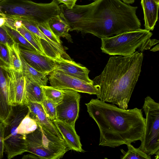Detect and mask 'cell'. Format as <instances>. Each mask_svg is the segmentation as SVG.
I'll use <instances>...</instances> for the list:
<instances>
[{
    "mask_svg": "<svg viewBox=\"0 0 159 159\" xmlns=\"http://www.w3.org/2000/svg\"><path fill=\"white\" fill-rule=\"evenodd\" d=\"M85 105L99 128V145L115 148L142 141L145 118L141 109H124L98 98Z\"/></svg>",
    "mask_w": 159,
    "mask_h": 159,
    "instance_id": "6da1fadb",
    "label": "cell"
},
{
    "mask_svg": "<svg viewBox=\"0 0 159 159\" xmlns=\"http://www.w3.org/2000/svg\"><path fill=\"white\" fill-rule=\"evenodd\" d=\"M87 5L84 16L70 31L91 34L101 39L141 27L140 21L136 14L138 7L121 0H96Z\"/></svg>",
    "mask_w": 159,
    "mask_h": 159,
    "instance_id": "7a4b0ae2",
    "label": "cell"
},
{
    "mask_svg": "<svg viewBox=\"0 0 159 159\" xmlns=\"http://www.w3.org/2000/svg\"><path fill=\"white\" fill-rule=\"evenodd\" d=\"M143 55L135 52L131 55L110 57L101 73L93 80L99 91L97 98L127 109L141 72Z\"/></svg>",
    "mask_w": 159,
    "mask_h": 159,
    "instance_id": "3957f363",
    "label": "cell"
},
{
    "mask_svg": "<svg viewBox=\"0 0 159 159\" xmlns=\"http://www.w3.org/2000/svg\"><path fill=\"white\" fill-rule=\"evenodd\" d=\"M60 11L56 0L48 3H37L30 0L0 1V15L4 18H23L39 24L48 22L59 15Z\"/></svg>",
    "mask_w": 159,
    "mask_h": 159,
    "instance_id": "277c9868",
    "label": "cell"
},
{
    "mask_svg": "<svg viewBox=\"0 0 159 159\" xmlns=\"http://www.w3.org/2000/svg\"><path fill=\"white\" fill-rule=\"evenodd\" d=\"M36 129L25 135L27 152L41 159H59L69 150L64 140L38 125Z\"/></svg>",
    "mask_w": 159,
    "mask_h": 159,
    "instance_id": "5b68a950",
    "label": "cell"
},
{
    "mask_svg": "<svg viewBox=\"0 0 159 159\" xmlns=\"http://www.w3.org/2000/svg\"><path fill=\"white\" fill-rule=\"evenodd\" d=\"M152 34L150 30L139 28L109 37L101 39L102 52L110 55L123 56L132 55Z\"/></svg>",
    "mask_w": 159,
    "mask_h": 159,
    "instance_id": "8992f818",
    "label": "cell"
},
{
    "mask_svg": "<svg viewBox=\"0 0 159 159\" xmlns=\"http://www.w3.org/2000/svg\"><path fill=\"white\" fill-rule=\"evenodd\" d=\"M26 104L12 106L8 118L4 122L5 150L8 159L27 152L25 135L18 134L17 128L27 114Z\"/></svg>",
    "mask_w": 159,
    "mask_h": 159,
    "instance_id": "52a82bcc",
    "label": "cell"
},
{
    "mask_svg": "<svg viewBox=\"0 0 159 159\" xmlns=\"http://www.w3.org/2000/svg\"><path fill=\"white\" fill-rule=\"evenodd\" d=\"M145 113L144 133L139 148L149 155L159 158V103L150 96L145 98L143 107Z\"/></svg>",
    "mask_w": 159,
    "mask_h": 159,
    "instance_id": "ba28073f",
    "label": "cell"
},
{
    "mask_svg": "<svg viewBox=\"0 0 159 159\" xmlns=\"http://www.w3.org/2000/svg\"><path fill=\"white\" fill-rule=\"evenodd\" d=\"M48 79L51 86L58 89L72 90L97 96L99 93L97 85L85 82L56 70L50 73Z\"/></svg>",
    "mask_w": 159,
    "mask_h": 159,
    "instance_id": "9c48e42d",
    "label": "cell"
},
{
    "mask_svg": "<svg viewBox=\"0 0 159 159\" xmlns=\"http://www.w3.org/2000/svg\"><path fill=\"white\" fill-rule=\"evenodd\" d=\"M62 100L56 106L57 120L73 126L79 116L80 95L78 92L63 89Z\"/></svg>",
    "mask_w": 159,
    "mask_h": 159,
    "instance_id": "30bf717a",
    "label": "cell"
},
{
    "mask_svg": "<svg viewBox=\"0 0 159 159\" xmlns=\"http://www.w3.org/2000/svg\"><path fill=\"white\" fill-rule=\"evenodd\" d=\"M0 66L6 72L10 105L12 106L27 104L25 77L23 73L14 71L6 65Z\"/></svg>",
    "mask_w": 159,
    "mask_h": 159,
    "instance_id": "8fae6325",
    "label": "cell"
},
{
    "mask_svg": "<svg viewBox=\"0 0 159 159\" xmlns=\"http://www.w3.org/2000/svg\"><path fill=\"white\" fill-rule=\"evenodd\" d=\"M15 19L19 21L29 30L39 37L47 56L55 60L62 58L69 60H72L65 52L62 44L52 41L43 33L38 27V23L23 18L16 17Z\"/></svg>",
    "mask_w": 159,
    "mask_h": 159,
    "instance_id": "7c38bea8",
    "label": "cell"
},
{
    "mask_svg": "<svg viewBox=\"0 0 159 159\" xmlns=\"http://www.w3.org/2000/svg\"><path fill=\"white\" fill-rule=\"evenodd\" d=\"M55 61L54 70L88 83H93L89 76L90 70L81 64L72 60H69L62 58L55 59Z\"/></svg>",
    "mask_w": 159,
    "mask_h": 159,
    "instance_id": "4fadbf2b",
    "label": "cell"
},
{
    "mask_svg": "<svg viewBox=\"0 0 159 159\" xmlns=\"http://www.w3.org/2000/svg\"><path fill=\"white\" fill-rule=\"evenodd\" d=\"M20 53L25 61L37 70L50 73L55 69V59L37 51L20 48Z\"/></svg>",
    "mask_w": 159,
    "mask_h": 159,
    "instance_id": "5bb4252c",
    "label": "cell"
},
{
    "mask_svg": "<svg viewBox=\"0 0 159 159\" xmlns=\"http://www.w3.org/2000/svg\"><path fill=\"white\" fill-rule=\"evenodd\" d=\"M69 150L83 152L79 136L77 134L75 127L65 122L55 120L52 121Z\"/></svg>",
    "mask_w": 159,
    "mask_h": 159,
    "instance_id": "9a60e30c",
    "label": "cell"
},
{
    "mask_svg": "<svg viewBox=\"0 0 159 159\" xmlns=\"http://www.w3.org/2000/svg\"><path fill=\"white\" fill-rule=\"evenodd\" d=\"M26 105L30 116L34 120L38 125L63 139L52 121L47 116L40 103L29 102Z\"/></svg>",
    "mask_w": 159,
    "mask_h": 159,
    "instance_id": "2e32d148",
    "label": "cell"
},
{
    "mask_svg": "<svg viewBox=\"0 0 159 159\" xmlns=\"http://www.w3.org/2000/svg\"><path fill=\"white\" fill-rule=\"evenodd\" d=\"M12 106L9 104V95L6 77L0 66V120L5 121L9 117Z\"/></svg>",
    "mask_w": 159,
    "mask_h": 159,
    "instance_id": "e0dca14e",
    "label": "cell"
},
{
    "mask_svg": "<svg viewBox=\"0 0 159 159\" xmlns=\"http://www.w3.org/2000/svg\"><path fill=\"white\" fill-rule=\"evenodd\" d=\"M145 29L153 30L158 20L159 4L155 0H141Z\"/></svg>",
    "mask_w": 159,
    "mask_h": 159,
    "instance_id": "ac0fdd59",
    "label": "cell"
},
{
    "mask_svg": "<svg viewBox=\"0 0 159 159\" xmlns=\"http://www.w3.org/2000/svg\"><path fill=\"white\" fill-rule=\"evenodd\" d=\"M48 23L56 36L60 38H65L70 42L73 43L71 36L69 34V31L71 29L70 26L60 15L52 18L49 21Z\"/></svg>",
    "mask_w": 159,
    "mask_h": 159,
    "instance_id": "d6986e66",
    "label": "cell"
},
{
    "mask_svg": "<svg viewBox=\"0 0 159 159\" xmlns=\"http://www.w3.org/2000/svg\"><path fill=\"white\" fill-rule=\"evenodd\" d=\"M5 46L7 49L9 55V63L7 66L14 71L23 73L19 44L14 40L11 43H7Z\"/></svg>",
    "mask_w": 159,
    "mask_h": 159,
    "instance_id": "ffe728a7",
    "label": "cell"
},
{
    "mask_svg": "<svg viewBox=\"0 0 159 159\" xmlns=\"http://www.w3.org/2000/svg\"><path fill=\"white\" fill-rule=\"evenodd\" d=\"M23 66V74L25 77L42 86L47 85L49 74L39 71L30 66L20 55Z\"/></svg>",
    "mask_w": 159,
    "mask_h": 159,
    "instance_id": "44dd1931",
    "label": "cell"
},
{
    "mask_svg": "<svg viewBox=\"0 0 159 159\" xmlns=\"http://www.w3.org/2000/svg\"><path fill=\"white\" fill-rule=\"evenodd\" d=\"M26 98L28 102L41 103L45 99L42 86L26 78Z\"/></svg>",
    "mask_w": 159,
    "mask_h": 159,
    "instance_id": "7402d4cb",
    "label": "cell"
},
{
    "mask_svg": "<svg viewBox=\"0 0 159 159\" xmlns=\"http://www.w3.org/2000/svg\"><path fill=\"white\" fill-rule=\"evenodd\" d=\"M16 30L34 47L37 52L42 55L47 56L43 48L39 37L27 30L21 23L16 28Z\"/></svg>",
    "mask_w": 159,
    "mask_h": 159,
    "instance_id": "603a6c76",
    "label": "cell"
},
{
    "mask_svg": "<svg viewBox=\"0 0 159 159\" xmlns=\"http://www.w3.org/2000/svg\"><path fill=\"white\" fill-rule=\"evenodd\" d=\"M38 125L36 121L31 118L28 112L25 117L22 120L17 128V133L25 135L35 130Z\"/></svg>",
    "mask_w": 159,
    "mask_h": 159,
    "instance_id": "cb8c5ba5",
    "label": "cell"
},
{
    "mask_svg": "<svg viewBox=\"0 0 159 159\" xmlns=\"http://www.w3.org/2000/svg\"><path fill=\"white\" fill-rule=\"evenodd\" d=\"M128 150L125 152L123 149L120 150L122 155L121 159H151V156L148 155L139 148H136L131 143L127 145Z\"/></svg>",
    "mask_w": 159,
    "mask_h": 159,
    "instance_id": "d4e9b609",
    "label": "cell"
},
{
    "mask_svg": "<svg viewBox=\"0 0 159 159\" xmlns=\"http://www.w3.org/2000/svg\"><path fill=\"white\" fill-rule=\"evenodd\" d=\"M45 98L50 100L57 105L62 99L63 90L58 89L52 86H42Z\"/></svg>",
    "mask_w": 159,
    "mask_h": 159,
    "instance_id": "484cf974",
    "label": "cell"
},
{
    "mask_svg": "<svg viewBox=\"0 0 159 159\" xmlns=\"http://www.w3.org/2000/svg\"><path fill=\"white\" fill-rule=\"evenodd\" d=\"M3 27L10 35L18 43H20L25 49L37 51L34 47L16 30L4 24Z\"/></svg>",
    "mask_w": 159,
    "mask_h": 159,
    "instance_id": "4316f807",
    "label": "cell"
},
{
    "mask_svg": "<svg viewBox=\"0 0 159 159\" xmlns=\"http://www.w3.org/2000/svg\"><path fill=\"white\" fill-rule=\"evenodd\" d=\"M47 116L52 120H57V104L51 100L45 99L40 103Z\"/></svg>",
    "mask_w": 159,
    "mask_h": 159,
    "instance_id": "83f0119b",
    "label": "cell"
},
{
    "mask_svg": "<svg viewBox=\"0 0 159 159\" xmlns=\"http://www.w3.org/2000/svg\"><path fill=\"white\" fill-rule=\"evenodd\" d=\"M38 27L43 33L51 40L57 43L62 44V42L60 39V38L54 33L49 26L48 22L39 24Z\"/></svg>",
    "mask_w": 159,
    "mask_h": 159,
    "instance_id": "f1b7e54d",
    "label": "cell"
},
{
    "mask_svg": "<svg viewBox=\"0 0 159 159\" xmlns=\"http://www.w3.org/2000/svg\"><path fill=\"white\" fill-rule=\"evenodd\" d=\"M3 25L0 27V43L5 46L7 43H11L14 40L5 30Z\"/></svg>",
    "mask_w": 159,
    "mask_h": 159,
    "instance_id": "f546056e",
    "label": "cell"
},
{
    "mask_svg": "<svg viewBox=\"0 0 159 159\" xmlns=\"http://www.w3.org/2000/svg\"><path fill=\"white\" fill-rule=\"evenodd\" d=\"M4 125L2 122L0 123V159L3 157V153L5 150L4 142Z\"/></svg>",
    "mask_w": 159,
    "mask_h": 159,
    "instance_id": "4dcf8cb0",
    "label": "cell"
},
{
    "mask_svg": "<svg viewBox=\"0 0 159 159\" xmlns=\"http://www.w3.org/2000/svg\"><path fill=\"white\" fill-rule=\"evenodd\" d=\"M0 60L4 65L8 66L9 63V55L6 46L0 43Z\"/></svg>",
    "mask_w": 159,
    "mask_h": 159,
    "instance_id": "1f68e13d",
    "label": "cell"
},
{
    "mask_svg": "<svg viewBox=\"0 0 159 159\" xmlns=\"http://www.w3.org/2000/svg\"><path fill=\"white\" fill-rule=\"evenodd\" d=\"M158 42L159 41L156 39H149L145 42L139 49L141 52L144 50L149 49L152 46Z\"/></svg>",
    "mask_w": 159,
    "mask_h": 159,
    "instance_id": "d6a6232c",
    "label": "cell"
},
{
    "mask_svg": "<svg viewBox=\"0 0 159 159\" xmlns=\"http://www.w3.org/2000/svg\"><path fill=\"white\" fill-rule=\"evenodd\" d=\"M77 0H56L58 4L63 3L68 8L71 9L74 5Z\"/></svg>",
    "mask_w": 159,
    "mask_h": 159,
    "instance_id": "836d02e7",
    "label": "cell"
},
{
    "mask_svg": "<svg viewBox=\"0 0 159 159\" xmlns=\"http://www.w3.org/2000/svg\"><path fill=\"white\" fill-rule=\"evenodd\" d=\"M32 154H29L25 155L22 158V159H37L39 158L36 155L31 153Z\"/></svg>",
    "mask_w": 159,
    "mask_h": 159,
    "instance_id": "e575fe53",
    "label": "cell"
},
{
    "mask_svg": "<svg viewBox=\"0 0 159 159\" xmlns=\"http://www.w3.org/2000/svg\"><path fill=\"white\" fill-rule=\"evenodd\" d=\"M124 2L126 4H132L135 1V0H121Z\"/></svg>",
    "mask_w": 159,
    "mask_h": 159,
    "instance_id": "d590c367",
    "label": "cell"
},
{
    "mask_svg": "<svg viewBox=\"0 0 159 159\" xmlns=\"http://www.w3.org/2000/svg\"><path fill=\"white\" fill-rule=\"evenodd\" d=\"M159 50V44L153 47V48L151 50V51L152 52H155Z\"/></svg>",
    "mask_w": 159,
    "mask_h": 159,
    "instance_id": "8d00e7d4",
    "label": "cell"
},
{
    "mask_svg": "<svg viewBox=\"0 0 159 159\" xmlns=\"http://www.w3.org/2000/svg\"><path fill=\"white\" fill-rule=\"evenodd\" d=\"M155 1L157 4H159V0H155Z\"/></svg>",
    "mask_w": 159,
    "mask_h": 159,
    "instance_id": "74e56055",
    "label": "cell"
},
{
    "mask_svg": "<svg viewBox=\"0 0 159 159\" xmlns=\"http://www.w3.org/2000/svg\"><path fill=\"white\" fill-rule=\"evenodd\" d=\"M93 0L96 1V0Z\"/></svg>",
    "mask_w": 159,
    "mask_h": 159,
    "instance_id": "f35d334b",
    "label": "cell"
},
{
    "mask_svg": "<svg viewBox=\"0 0 159 159\" xmlns=\"http://www.w3.org/2000/svg\"><path fill=\"white\" fill-rule=\"evenodd\" d=\"M0 122H1V120H0Z\"/></svg>",
    "mask_w": 159,
    "mask_h": 159,
    "instance_id": "ab89813d",
    "label": "cell"
},
{
    "mask_svg": "<svg viewBox=\"0 0 159 159\" xmlns=\"http://www.w3.org/2000/svg\"><path fill=\"white\" fill-rule=\"evenodd\" d=\"M1 0H0V1H1Z\"/></svg>",
    "mask_w": 159,
    "mask_h": 159,
    "instance_id": "60d3db41",
    "label": "cell"
}]
</instances>
